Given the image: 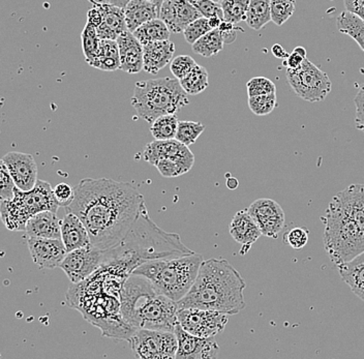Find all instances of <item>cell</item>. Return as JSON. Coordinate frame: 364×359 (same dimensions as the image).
<instances>
[{"label": "cell", "instance_id": "cell-6", "mask_svg": "<svg viewBox=\"0 0 364 359\" xmlns=\"http://www.w3.org/2000/svg\"><path fill=\"white\" fill-rule=\"evenodd\" d=\"M132 106L148 124L164 115L176 114L190 104L188 93L177 78H159L135 84Z\"/></svg>", "mask_w": 364, "mask_h": 359}, {"label": "cell", "instance_id": "cell-33", "mask_svg": "<svg viewBox=\"0 0 364 359\" xmlns=\"http://www.w3.org/2000/svg\"><path fill=\"white\" fill-rule=\"evenodd\" d=\"M178 124L176 114L164 115L152 122L150 132L156 140L175 139Z\"/></svg>", "mask_w": 364, "mask_h": 359}, {"label": "cell", "instance_id": "cell-26", "mask_svg": "<svg viewBox=\"0 0 364 359\" xmlns=\"http://www.w3.org/2000/svg\"><path fill=\"white\" fill-rule=\"evenodd\" d=\"M88 65L105 72L120 70L119 48L116 40H101L97 56Z\"/></svg>", "mask_w": 364, "mask_h": 359}, {"label": "cell", "instance_id": "cell-15", "mask_svg": "<svg viewBox=\"0 0 364 359\" xmlns=\"http://www.w3.org/2000/svg\"><path fill=\"white\" fill-rule=\"evenodd\" d=\"M1 162L8 168L18 188L26 192L36 186L38 181V166L31 154L9 152L1 159Z\"/></svg>", "mask_w": 364, "mask_h": 359}, {"label": "cell", "instance_id": "cell-27", "mask_svg": "<svg viewBox=\"0 0 364 359\" xmlns=\"http://www.w3.org/2000/svg\"><path fill=\"white\" fill-rule=\"evenodd\" d=\"M336 27L338 31L351 36L353 40L360 46L364 51V20L356 14L346 11L336 19Z\"/></svg>", "mask_w": 364, "mask_h": 359}, {"label": "cell", "instance_id": "cell-47", "mask_svg": "<svg viewBox=\"0 0 364 359\" xmlns=\"http://www.w3.org/2000/svg\"><path fill=\"white\" fill-rule=\"evenodd\" d=\"M156 167L158 168L159 173L163 175L164 177H167V178L181 176V175L190 171L186 166L174 162V161L166 160V159L159 161Z\"/></svg>", "mask_w": 364, "mask_h": 359}, {"label": "cell", "instance_id": "cell-42", "mask_svg": "<svg viewBox=\"0 0 364 359\" xmlns=\"http://www.w3.org/2000/svg\"><path fill=\"white\" fill-rule=\"evenodd\" d=\"M257 224L260 227L262 235L277 238L284 225V213L257 220Z\"/></svg>", "mask_w": 364, "mask_h": 359}, {"label": "cell", "instance_id": "cell-58", "mask_svg": "<svg viewBox=\"0 0 364 359\" xmlns=\"http://www.w3.org/2000/svg\"><path fill=\"white\" fill-rule=\"evenodd\" d=\"M228 188H231V190H234V188H237L238 186V181L234 177H231V178L228 179L227 181Z\"/></svg>", "mask_w": 364, "mask_h": 359}, {"label": "cell", "instance_id": "cell-22", "mask_svg": "<svg viewBox=\"0 0 364 359\" xmlns=\"http://www.w3.org/2000/svg\"><path fill=\"white\" fill-rule=\"evenodd\" d=\"M61 240L67 252L91 245L90 232L78 215L70 213L61 220Z\"/></svg>", "mask_w": 364, "mask_h": 359}, {"label": "cell", "instance_id": "cell-25", "mask_svg": "<svg viewBox=\"0 0 364 359\" xmlns=\"http://www.w3.org/2000/svg\"><path fill=\"white\" fill-rule=\"evenodd\" d=\"M332 201L345 209L358 223L364 234V185H351L338 193Z\"/></svg>", "mask_w": 364, "mask_h": 359}, {"label": "cell", "instance_id": "cell-28", "mask_svg": "<svg viewBox=\"0 0 364 359\" xmlns=\"http://www.w3.org/2000/svg\"><path fill=\"white\" fill-rule=\"evenodd\" d=\"M133 33L140 41L141 44L146 45L159 41L169 40L172 33L168 28L167 24L161 18H158L141 25Z\"/></svg>", "mask_w": 364, "mask_h": 359}, {"label": "cell", "instance_id": "cell-32", "mask_svg": "<svg viewBox=\"0 0 364 359\" xmlns=\"http://www.w3.org/2000/svg\"><path fill=\"white\" fill-rule=\"evenodd\" d=\"M184 92L191 95L203 92L209 86L208 72L202 65H197L186 77L181 79Z\"/></svg>", "mask_w": 364, "mask_h": 359}, {"label": "cell", "instance_id": "cell-3", "mask_svg": "<svg viewBox=\"0 0 364 359\" xmlns=\"http://www.w3.org/2000/svg\"><path fill=\"white\" fill-rule=\"evenodd\" d=\"M247 284L226 259L204 260L188 294L177 302L179 309H202L237 315L245 310Z\"/></svg>", "mask_w": 364, "mask_h": 359}, {"label": "cell", "instance_id": "cell-21", "mask_svg": "<svg viewBox=\"0 0 364 359\" xmlns=\"http://www.w3.org/2000/svg\"><path fill=\"white\" fill-rule=\"evenodd\" d=\"M175 45L170 40L159 41L143 45L144 70L148 74L156 75L173 60Z\"/></svg>", "mask_w": 364, "mask_h": 359}, {"label": "cell", "instance_id": "cell-44", "mask_svg": "<svg viewBox=\"0 0 364 359\" xmlns=\"http://www.w3.org/2000/svg\"><path fill=\"white\" fill-rule=\"evenodd\" d=\"M16 186L13 177L4 163L0 162V197L1 200L13 199Z\"/></svg>", "mask_w": 364, "mask_h": 359}, {"label": "cell", "instance_id": "cell-36", "mask_svg": "<svg viewBox=\"0 0 364 359\" xmlns=\"http://www.w3.org/2000/svg\"><path fill=\"white\" fill-rule=\"evenodd\" d=\"M82 50L85 56L86 63H90L99 52L101 38L97 35V27L87 22L81 33Z\"/></svg>", "mask_w": 364, "mask_h": 359}, {"label": "cell", "instance_id": "cell-23", "mask_svg": "<svg viewBox=\"0 0 364 359\" xmlns=\"http://www.w3.org/2000/svg\"><path fill=\"white\" fill-rule=\"evenodd\" d=\"M25 233L28 237L61 240V220L54 211H42L28 220Z\"/></svg>", "mask_w": 364, "mask_h": 359}, {"label": "cell", "instance_id": "cell-49", "mask_svg": "<svg viewBox=\"0 0 364 359\" xmlns=\"http://www.w3.org/2000/svg\"><path fill=\"white\" fill-rule=\"evenodd\" d=\"M355 106H356V117H355V124L356 128L360 129L364 133V83L359 88L356 97L354 99Z\"/></svg>", "mask_w": 364, "mask_h": 359}, {"label": "cell", "instance_id": "cell-54", "mask_svg": "<svg viewBox=\"0 0 364 359\" xmlns=\"http://www.w3.org/2000/svg\"><path fill=\"white\" fill-rule=\"evenodd\" d=\"M272 52L273 55L275 56V58L279 59H287L288 58L289 54L288 52H287V50L284 49L282 45L279 44H275L273 45L272 48Z\"/></svg>", "mask_w": 364, "mask_h": 359}, {"label": "cell", "instance_id": "cell-5", "mask_svg": "<svg viewBox=\"0 0 364 359\" xmlns=\"http://www.w3.org/2000/svg\"><path fill=\"white\" fill-rule=\"evenodd\" d=\"M203 261L197 253L159 259L141 264L132 274L144 277L159 294L178 302L192 288Z\"/></svg>", "mask_w": 364, "mask_h": 359}, {"label": "cell", "instance_id": "cell-4", "mask_svg": "<svg viewBox=\"0 0 364 359\" xmlns=\"http://www.w3.org/2000/svg\"><path fill=\"white\" fill-rule=\"evenodd\" d=\"M119 312L134 329L172 331L178 324V304L159 294L144 277L131 274L120 288Z\"/></svg>", "mask_w": 364, "mask_h": 359}, {"label": "cell", "instance_id": "cell-9", "mask_svg": "<svg viewBox=\"0 0 364 359\" xmlns=\"http://www.w3.org/2000/svg\"><path fill=\"white\" fill-rule=\"evenodd\" d=\"M286 76L296 95L309 103L324 101L331 92L328 75L307 58L298 69H287Z\"/></svg>", "mask_w": 364, "mask_h": 359}, {"label": "cell", "instance_id": "cell-56", "mask_svg": "<svg viewBox=\"0 0 364 359\" xmlns=\"http://www.w3.org/2000/svg\"><path fill=\"white\" fill-rule=\"evenodd\" d=\"M223 20L224 19L215 16V17L209 18L208 23L210 25L211 29H218L220 25L222 24Z\"/></svg>", "mask_w": 364, "mask_h": 359}, {"label": "cell", "instance_id": "cell-45", "mask_svg": "<svg viewBox=\"0 0 364 359\" xmlns=\"http://www.w3.org/2000/svg\"><path fill=\"white\" fill-rule=\"evenodd\" d=\"M188 1L199 11L202 17L209 19V18L218 16L224 19V13H223L220 4L213 1V0H188Z\"/></svg>", "mask_w": 364, "mask_h": 359}, {"label": "cell", "instance_id": "cell-43", "mask_svg": "<svg viewBox=\"0 0 364 359\" xmlns=\"http://www.w3.org/2000/svg\"><path fill=\"white\" fill-rule=\"evenodd\" d=\"M197 65L195 59L188 55H179L171 61L170 70L175 78L181 79L186 77L188 73L192 72Z\"/></svg>", "mask_w": 364, "mask_h": 359}, {"label": "cell", "instance_id": "cell-59", "mask_svg": "<svg viewBox=\"0 0 364 359\" xmlns=\"http://www.w3.org/2000/svg\"><path fill=\"white\" fill-rule=\"evenodd\" d=\"M213 1L218 2V4H220V2H222V0H213Z\"/></svg>", "mask_w": 364, "mask_h": 359}, {"label": "cell", "instance_id": "cell-12", "mask_svg": "<svg viewBox=\"0 0 364 359\" xmlns=\"http://www.w3.org/2000/svg\"><path fill=\"white\" fill-rule=\"evenodd\" d=\"M104 263V251L90 245L68 252L60 264L73 284L81 283L100 270Z\"/></svg>", "mask_w": 364, "mask_h": 359}, {"label": "cell", "instance_id": "cell-1", "mask_svg": "<svg viewBox=\"0 0 364 359\" xmlns=\"http://www.w3.org/2000/svg\"><path fill=\"white\" fill-rule=\"evenodd\" d=\"M144 204L143 195L131 183L84 178L75 188L74 200L67 209L84 223L91 245L107 251L124 240Z\"/></svg>", "mask_w": 364, "mask_h": 359}, {"label": "cell", "instance_id": "cell-24", "mask_svg": "<svg viewBox=\"0 0 364 359\" xmlns=\"http://www.w3.org/2000/svg\"><path fill=\"white\" fill-rule=\"evenodd\" d=\"M161 4L151 0H131L124 8L127 28L134 33L141 25L159 18Z\"/></svg>", "mask_w": 364, "mask_h": 359}, {"label": "cell", "instance_id": "cell-18", "mask_svg": "<svg viewBox=\"0 0 364 359\" xmlns=\"http://www.w3.org/2000/svg\"><path fill=\"white\" fill-rule=\"evenodd\" d=\"M102 14V24L97 27V35L101 40H117L118 36L129 31L125 20L124 9L114 6L110 2L95 1Z\"/></svg>", "mask_w": 364, "mask_h": 359}, {"label": "cell", "instance_id": "cell-52", "mask_svg": "<svg viewBox=\"0 0 364 359\" xmlns=\"http://www.w3.org/2000/svg\"><path fill=\"white\" fill-rule=\"evenodd\" d=\"M346 11L356 14L364 20V0H343Z\"/></svg>", "mask_w": 364, "mask_h": 359}, {"label": "cell", "instance_id": "cell-41", "mask_svg": "<svg viewBox=\"0 0 364 359\" xmlns=\"http://www.w3.org/2000/svg\"><path fill=\"white\" fill-rule=\"evenodd\" d=\"M247 95L250 97L277 93V86L270 79L265 77H255L247 84Z\"/></svg>", "mask_w": 364, "mask_h": 359}, {"label": "cell", "instance_id": "cell-7", "mask_svg": "<svg viewBox=\"0 0 364 359\" xmlns=\"http://www.w3.org/2000/svg\"><path fill=\"white\" fill-rule=\"evenodd\" d=\"M322 222L325 251L336 267L364 252V234L358 223L332 200Z\"/></svg>", "mask_w": 364, "mask_h": 359}, {"label": "cell", "instance_id": "cell-35", "mask_svg": "<svg viewBox=\"0 0 364 359\" xmlns=\"http://www.w3.org/2000/svg\"><path fill=\"white\" fill-rule=\"evenodd\" d=\"M250 0H222L224 20L231 23L238 24L247 19Z\"/></svg>", "mask_w": 364, "mask_h": 359}, {"label": "cell", "instance_id": "cell-57", "mask_svg": "<svg viewBox=\"0 0 364 359\" xmlns=\"http://www.w3.org/2000/svg\"><path fill=\"white\" fill-rule=\"evenodd\" d=\"M351 290L356 296H358L359 299H363L364 301V283L361 284V285L356 286V287L351 288Z\"/></svg>", "mask_w": 364, "mask_h": 359}, {"label": "cell", "instance_id": "cell-31", "mask_svg": "<svg viewBox=\"0 0 364 359\" xmlns=\"http://www.w3.org/2000/svg\"><path fill=\"white\" fill-rule=\"evenodd\" d=\"M224 40L218 28L213 29L200 38L195 44L192 45V47L195 53L203 58H213L224 49Z\"/></svg>", "mask_w": 364, "mask_h": 359}, {"label": "cell", "instance_id": "cell-40", "mask_svg": "<svg viewBox=\"0 0 364 359\" xmlns=\"http://www.w3.org/2000/svg\"><path fill=\"white\" fill-rule=\"evenodd\" d=\"M210 31H213V29L208 23V19L201 17L186 27L183 31V36L188 44L193 45L200 38H202Z\"/></svg>", "mask_w": 364, "mask_h": 359}, {"label": "cell", "instance_id": "cell-8", "mask_svg": "<svg viewBox=\"0 0 364 359\" xmlns=\"http://www.w3.org/2000/svg\"><path fill=\"white\" fill-rule=\"evenodd\" d=\"M59 208L51 185L38 181L33 190L25 192L16 188L13 199L1 200L0 215L9 230L25 231L27 222L34 215L45 210L57 213Z\"/></svg>", "mask_w": 364, "mask_h": 359}, {"label": "cell", "instance_id": "cell-50", "mask_svg": "<svg viewBox=\"0 0 364 359\" xmlns=\"http://www.w3.org/2000/svg\"><path fill=\"white\" fill-rule=\"evenodd\" d=\"M306 50L304 47H296L286 59L287 69L296 70L301 67L306 59Z\"/></svg>", "mask_w": 364, "mask_h": 359}, {"label": "cell", "instance_id": "cell-11", "mask_svg": "<svg viewBox=\"0 0 364 359\" xmlns=\"http://www.w3.org/2000/svg\"><path fill=\"white\" fill-rule=\"evenodd\" d=\"M229 316L202 309H179L177 312V319L182 328L200 338H215L224 331Z\"/></svg>", "mask_w": 364, "mask_h": 359}, {"label": "cell", "instance_id": "cell-46", "mask_svg": "<svg viewBox=\"0 0 364 359\" xmlns=\"http://www.w3.org/2000/svg\"><path fill=\"white\" fill-rule=\"evenodd\" d=\"M309 231L304 227H296L284 234V242L293 249L300 250L309 242Z\"/></svg>", "mask_w": 364, "mask_h": 359}, {"label": "cell", "instance_id": "cell-39", "mask_svg": "<svg viewBox=\"0 0 364 359\" xmlns=\"http://www.w3.org/2000/svg\"><path fill=\"white\" fill-rule=\"evenodd\" d=\"M249 107L254 114L265 116L270 114L277 107V99L275 93L270 95H256L249 97Z\"/></svg>", "mask_w": 364, "mask_h": 359}, {"label": "cell", "instance_id": "cell-48", "mask_svg": "<svg viewBox=\"0 0 364 359\" xmlns=\"http://www.w3.org/2000/svg\"><path fill=\"white\" fill-rule=\"evenodd\" d=\"M57 204L60 208H67L75 198V190L68 183H58L53 190Z\"/></svg>", "mask_w": 364, "mask_h": 359}, {"label": "cell", "instance_id": "cell-38", "mask_svg": "<svg viewBox=\"0 0 364 359\" xmlns=\"http://www.w3.org/2000/svg\"><path fill=\"white\" fill-rule=\"evenodd\" d=\"M272 21L282 26L292 17L295 12V0H272Z\"/></svg>", "mask_w": 364, "mask_h": 359}, {"label": "cell", "instance_id": "cell-51", "mask_svg": "<svg viewBox=\"0 0 364 359\" xmlns=\"http://www.w3.org/2000/svg\"><path fill=\"white\" fill-rule=\"evenodd\" d=\"M235 25L231 23V22L226 21V20H223L222 24L218 27V31H220V35L223 36L225 44H231V43L236 40L239 27H236Z\"/></svg>", "mask_w": 364, "mask_h": 359}, {"label": "cell", "instance_id": "cell-10", "mask_svg": "<svg viewBox=\"0 0 364 359\" xmlns=\"http://www.w3.org/2000/svg\"><path fill=\"white\" fill-rule=\"evenodd\" d=\"M136 358L142 359L176 358L178 340L172 331L136 329L129 338Z\"/></svg>", "mask_w": 364, "mask_h": 359}, {"label": "cell", "instance_id": "cell-20", "mask_svg": "<svg viewBox=\"0 0 364 359\" xmlns=\"http://www.w3.org/2000/svg\"><path fill=\"white\" fill-rule=\"evenodd\" d=\"M118 48H119L120 70L127 74H138L144 70V59H143V45L131 31L118 36Z\"/></svg>", "mask_w": 364, "mask_h": 359}, {"label": "cell", "instance_id": "cell-34", "mask_svg": "<svg viewBox=\"0 0 364 359\" xmlns=\"http://www.w3.org/2000/svg\"><path fill=\"white\" fill-rule=\"evenodd\" d=\"M247 210L249 211L250 215L254 218L256 222L259 220L284 215V213L283 208L277 202L272 199H267V198H262V199L252 202Z\"/></svg>", "mask_w": 364, "mask_h": 359}, {"label": "cell", "instance_id": "cell-13", "mask_svg": "<svg viewBox=\"0 0 364 359\" xmlns=\"http://www.w3.org/2000/svg\"><path fill=\"white\" fill-rule=\"evenodd\" d=\"M143 159L154 166L166 159L186 166L188 170L192 169L195 164V156L188 146L176 139L156 140L148 143L143 152Z\"/></svg>", "mask_w": 364, "mask_h": 359}, {"label": "cell", "instance_id": "cell-30", "mask_svg": "<svg viewBox=\"0 0 364 359\" xmlns=\"http://www.w3.org/2000/svg\"><path fill=\"white\" fill-rule=\"evenodd\" d=\"M338 268L341 279L350 288L361 285L364 283V252Z\"/></svg>", "mask_w": 364, "mask_h": 359}, {"label": "cell", "instance_id": "cell-55", "mask_svg": "<svg viewBox=\"0 0 364 359\" xmlns=\"http://www.w3.org/2000/svg\"><path fill=\"white\" fill-rule=\"evenodd\" d=\"M129 1H131V0H109L110 4H114V6H119V8L122 9H124ZM151 1L156 2V4H161H161H163L164 0H151Z\"/></svg>", "mask_w": 364, "mask_h": 359}, {"label": "cell", "instance_id": "cell-16", "mask_svg": "<svg viewBox=\"0 0 364 359\" xmlns=\"http://www.w3.org/2000/svg\"><path fill=\"white\" fill-rule=\"evenodd\" d=\"M27 245L33 262L46 269L60 267L68 254L63 240L29 237Z\"/></svg>", "mask_w": 364, "mask_h": 359}, {"label": "cell", "instance_id": "cell-2", "mask_svg": "<svg viewBox=\"0 0 364 359\" xmlns=\"http://www.w3.org/2000/svg\"><path fill=\"white\" fill-rule=\"evenodd\" d=\"M195 252L182 244L176 233L159 229L149 218L146 205L124 240L113 249L104 251L102 268L113 267L129 276L136 267L149 261L188 255Z\"/></svg>", "mask_w": 364, "mask_h": 359}, {"label": "cell", "instance_id": "cell-37", "mask_svg": "<svg viewBox=\"0 0 364 359\" xmlns=\"http://www.w3.org/2000/svg\"><path fill=\"white\" fill-rule=\"evenodd\" d=\"M204 131L205 126L201 122L182 120V122H179L175 139L178 140L186 146H190L198 140Z\"/></svg>", "mask_w": 364, "mask_h": 359}, {"label": "cell", "instance_id": "cell-19", "mask_svg": "<svg viewBox=\"0 0 364 359\" xmlns=\"http://www.w3.org/2000/svg\"><path fill=\"white\" fill-rule=\"evenodd\" d=\"M229 230L232 237L242 245L240 250L241 255L247 254L252 245L262 236L260 227L247 209L238 211L234 215Z\"/></svg>", "mask_w": 364, "mask_h": 359}, {"label": "cell", "instance_id": "cell-29", "mask_svg": "<svg viewBox=\"0 0 364 359\" xmlns=\"http://www.w3.org/2000/svg\"><path fill=\"white\" fill-rule=\"evenodd\" d=\"M272 0H250L245 22L254 31H260L272 21Z\"/></svg>", "mask_w": 364, "mask_h": 359}, {"label": "cell", "instance_id": "cell-14", "mask_svg": "<svg viewBox=\"0 0 364 359\" xmlns=\"http://www.w3.org/2000/svg\"><path fill=\"white\" fill-rule=\"evenodd\" d=\"M175 335L178 340L176 359L218 358L220 347L213 338H200L182 328L181 324L175 327Z\"/></svg>", "mask_w": 364, "mask_h": 359}, {"label": "cell", "instance_id": "cell-17", "mask_svg": "<svg viewBox=\"0 0 364 359\" xmlns=\"http://www.w3.org/2000/svg\"><path fill=\"white\" fill-rule=\"evenodd\" d=\"M201 17V14L188 0H164L159 14V18L172 33H183L188 24Z\"/></svg>", "mask_w": 364, "mask_h": 359}, {"label": "cell", "instance_id": "cell-53", "mask_svg": "<svg viewBox=\"0 0 364 359\" xmlns=\"http://www.w3.org/2000/svg\"><path fill=\"white\" fill-rule=\"evenodd\" d=\"M87 22H90V23L97 27V28L102 24V14L99 6H95V4H93V8L88 11Z\"/></svg>", "mask_w": 364, "mask_h": 359}]
</instances>
